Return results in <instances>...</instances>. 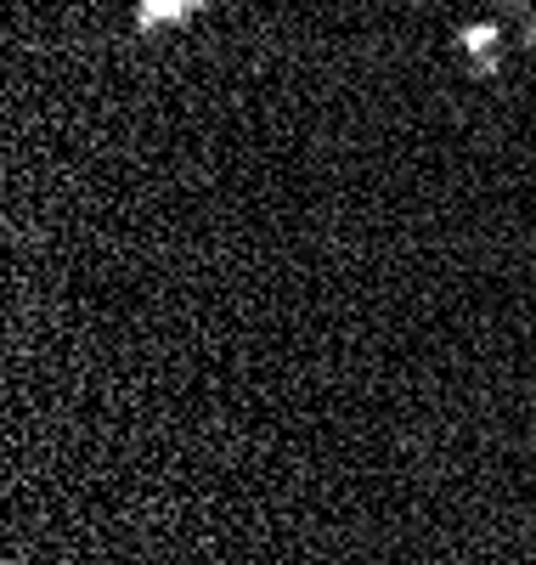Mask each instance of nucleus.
I'll return each instance as SVG.
<instances>
[{"label":"nucleus","mask_w":536,"mask_h":565,"mask_svg":"<svg viewBox=\"0 0 536 565\" xmlns=\"http://www.w3.org/2000/svg\"><path fill=\"white\" fill-rule=\"evenodd\" d=\"M204 7V0H141V12H136V23L141 29H153V23H175V18H186V12H199Z\"/></svg>","instance_id":"nucleus-1"}]
</instances>
